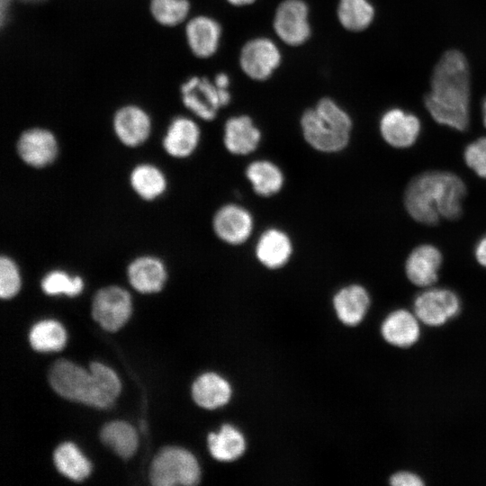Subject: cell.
Segmentation results:
<instances>
[{
    "instance_id": "cell-1",
    "label": "cell",
    "mask_w": 486,
    "mask_h": 486,
    "mask_svg": "<svg viewBox=\"0 0 486 486\" xmlns=\"http://www.w3.org/2000/svg\"><path fill=\"white\" fill-rule=\"evenodd\" d=\"M470 92L468 62L462 52L451 50L434 68L425 106L438 124L464 131L470 122Z\"/></svg>"
},
{
    "instance_id": "cell-2",
    "label": "cell",
    "mask_w": 486,
    "mask_h": 486,
    "mask_svg": "<svg viewBox=\"0 0 486 486\" xmlns=\"http://www.w3.org/2000/svg\"><path fill=\"white\" fill-rule=\"evenodd\" d=\"M463 179L450 171L430 170L414 176L406 186L403 201L408 214L423 225L441 219L457 220L466 196Z\"/></svg>"
},
{
    "instance_id": "cell-3",
    "label": "cell",
    "mask_w": 486,
    "mask_h": 486,
    "mask_svg": "<svg viewBox=\"0 0 486 486\" xmlns=\"http://www.w3.org/2000/svg\"><path fill=\"white\" fill-rule=\"evenodd\" d=\"M49 381L61 397L98 409L110 408L121 392V382L108 366L94 362L90 370L59 359L50 367Z\"/></svg>"
},
{
    "instance_id": "cell-4",
    "label": "cell",
    "mask_w": 486,
    "mask_h": 486,
    "mask_svg": "<svg viewBox=\"0 0 486 486\" xmlns=\"http://www.w3.org/2000/svg\"><path fill=\"white\" fill-rule=\"evenodd\" d=\"M352 125L350 116L328 98L321 99L301 118L303 139L311 148L324 154H336L346 148Z\"/></svg>"
},
{
    "instance_id": "cell-5",
    "label": "cell",
    "mask_w": 486,
    "mask_h": 486,
    "mask_svg": "<svg viewBox=\"0 0 486 486\" xmlns=\"http://www.w3.org/2000/svg\"><path fill=\"white\" fill-rule=\"evenodd\" d=\"M200 475L196 458L189 451L176 446L160 449L149 469V481L156 486L194 485Z\"/></svg>"
},
{
    "instance_id": "cell-6",
    "label": "cell",
    "mask_w": 486,
    "mask_h": 486,
    "mask_svg": "<svg viewBox=\"0 0 486 486\" xmlns=\"http://www.w3.org/2000/svg\"><path fill=\"white\" fill-rule=\"evenodd\" d=\"M212 228L218 239L229 246L237 247L250 238L255 228V219L245 206L228 202L214 212Z\"/></svg>"
},
{
    "instance_id": "cell-7",
    "label": "cell",
    "mask_w": 486,
    "mask_h": 486,
    "mask_svg": "<svg viewBox=\"0 0 486 486\" xmlns=\"http://www.w3.org/2000/svg\"><path fill=\"white\" fill-rule=\"evenodd\" d=\"M132 303L129 292L117 285L98 290L92 303V316L107 331H116L129 320Z\"/></svg>"
},
{
    "instance_id": "cell-8",
    "label": "cell",
    "mask_w": 486,
    "mask_h": 486,
    "mask_svg": "<svg viewBox=\"0 0 486 486\" xmlns=\"http://www.w3.org/2000/svg\"><path fill=\"white\" fill-rule=\"evenodd\" d=\"M184 106L204 121L213 120L219 109L227 105L230 95L205 77H192L181 87Z\"/></svg>"
},
{
    "instance_id": "cell-9",
    "label": "cell",
    "mask_w": 486,
    "mask_h": 486,
    "mask_svg": "<svg viewBox=\"0 0 486 486\" xmlns=\"http://www.w3.org/2000/svg\"><path fill=\"white\" fill-rule=\"evenodd\" d=\"M56 136L43 128H31L21 133L16 142V152L28 166L40 169L50 166L58 156Z\"/></svg>"
},
{
    "instance_id": "cell-10",
    "label": "cell",
    "mask_w": 486,
    "mask_h": 486,
    "mask_svg": "<svg viewBox=\"0 0 486 486\" xmlns=\"http://www.w3.org/2000/svg\"><path fill=\"white\" fill-rule=\"evenodd\" d=\"M460 300L451 290L430 288L419 293L414 301L417 318L429 326H439L455 316Z\"/></svg>"
},
{
    "instance_id": "cell-11",
    "label": "cell",
    "mask_w": 486,
    "mask_h": 486,
    "mask_svg": "<svg viewBox=\"0 0 486 486\" xmlns=\"http://www.w3.org/2000/svg\"><path fill=\"white\" fill-rule=\"evenodd\" d=\"M379 130L382 140L389 146L408 148L417 142L421 131V122L415 114L400 108H392L382 115Z\"/></svg>"
},
{
    "instance_id": "cell-12",
    "label": "cell",
    "mask_w": 486,
    "mask_h": 486,
    "mask_svg": "<svg viewBox=\"0 0 486 486\" xmlns=\"http://www.w3.org/2000/svg\"><path fill=\"white\" fill-rule=\"evenodd\" d=\"M293 242L283 229L270 227L257 238L254 255L256 261L269 270H278L285 266L292 257Z\"/></svg>"
},
{
    "instance_id": "cell-13",
    "label": "cell",
    "mask_w": 486,
    "mask_h": 486,
    "mask_svg": "<svg viewBox=\"0 0 486 486\" xmlns=\"http://www.w3.org/2000/svg\"><path fill=\"white\" fill-rule=\"evenodd\" d=\"M442 263L443 255L437 247L430 243L419 244L406 258L405 274L414 285L429 287L437 281Z\"/></svg>"
},
{
    "instance_id": "cell-14",
    "label": "cell",
    "mask_w": 486,
    "mask_h": 486,
    "mask_svg": "<svg viewBox=\"0 0 486 486\" xmlns=\"http://www.w3.org/2000/svg\"><path fill=\"white\" fill-rule=\"evenodd\" d=\"M112 128L122 145L137 148L148 140L152 124L150 117L143 109L136 105H127L115 112Z\"/></svg>"
},
{
    "instance_id": "cell-15",
    "label": "cell",
    "mask_w": 486,
    "mask_h": 486,
    "mask_svg": "<svg viewBox=\"0 0 486 486\" xmlns=\"http://www.w3.org/2000/svg\"><path fill=\"white\" fill-rule=\"evenodd\" d=\"M307 15L308 8L302 1L283 2L276 11L274 22L277 35L287 44H302L310 35Z\"/></svg>"
},
{
    "instance_id": "cell-16",
    "label": "cell",
    "mask_w": 486,
    "mask_h": 486,
    "mask_svg": "<svg viewBox=\"0 0 486 486\" xmlns=\"http://www.w3.org/2000/svg\"><path fill=\"white\" fill-rule=\"evenodd\" d=\"M201 141V130L192 119L178 116L168 125L162 139V148L171 158L185 159L193 156Z\"/></svg>"
},
{
    "instance_id": "cell-17",
    "label": "cell",
    "mask_w": 486,
    "mask_h": 486,
    "mask_svg": "<svg viewBox=\"0 0 486 486\" xmlns=\"http://www.w3.org/2000/svg\"><path fill=\"white\" fill-rule=\"evenodd\" d=\"M130 284L141 293L160 292L167 279L165 262L153 255H141L132 259L127 266Z\"/></svg>"
},
{
    "instance_id": "cell-18",
    "label": "cell",
    "mask_w": 486,
    "mask_h": 486,
    "mask_svg": "<svg viewBox=\"0 0 486 486\" xmlns=\"http://www.w3.org/2000/svg\"><path fill=\"white\" fill-rule=\"evenodd\" d=\"M280 63V53L276 46L268 39H255L242 49L240 65L251 78H267Z\"/></svg>"
},
{
    "instance_id": "cell-19",
    "label": "cell",
    "mask_w": 486,
    "mask_h": 486,
    "mask_svg": "<svg viewBox=\"0 0 486 486\" xmlns=\"http://www.w3.org/2000/svg\"><path fill=\"white\" fill-rule=\"evenodd\" d=\"M261 140L260 130L247 115L230 117L224 125L223 145L230 155L248 156L258 148Z\"/></svg>"
},
{
    "instance_id": "cell-20",
    "label": "cell",
    "mask_w": 486,
    "mask_h": 486,
    "mask_svg": "<svg viewBox=\"0 0 486 486\" xmlns=\"http://www.w3.org/2000/svg\"><path fill=\"white\" fill-rule=\"evenodd\" d=\"M245 177L259 197L269 198L279 194L285 184L283 169L274 161L260 158L247 165Z\"/></svg>"
},
{
    "instance_id": "cell-21",
    "label": "cell",
    "mask_w": 486,
    "mask_h": 486,
    "mask_svg": "<svg viewBox=\"0 0 486 486\" xmlns=\"http://www.w3.org/2000/svg\"><path fill=\"white\" fill-rule=\"evenodd\" d=\"M333 305L338 319L346 325L355 326L364 317L370 305L368 292L360 284H349L334 295Z\"/></svg>"
},
{
    "instance_id": "cell-22",
    "label": "cell",
    "mask_w": 486,
    "mask_h": 486,
    "mask_svg": "<svg viewBox=\"0 0 486 486\" xmlns=\"http://www.w3.org/2000/svg\"><path fill=\"white\" fill-rule=\"evenodd\" d=\"M129 183L133 192L148 202L163 196L168 185L165 173L151 163L136 165L130 173Z\"/></svg>"
},
{
    "instance_id": "cell-23",
    "label": "cell",
    "mask_w": 486,
    "mask_h": 486,
    "mask_svg": "<svg viewBox=\"0 0 486 486\" xmlns=\"http://www.w3.org/2000/svg\"><path fill=\"white\" fill-rule=\"evenodd\" d=\"M382 335L390 344L406 347L414 344L419 336L417 316L406 310H397L384 320Z\"/></svg>"
},
{
    "instance_id": "cell-24",
    "label": "cell",
    "mask_w": 486,
    "mask_h": 486,
    "mask_svg": "<svg viewBox=\"0 0 486 486\" xmlns=\"http://www.w3.org/2000/svg\"><path fill=\"white\" fill-rule=\"evenodd\" d=\"M194 400L201 407L213 410L225 405L230 398V383L214 373L199 376L192 387Z\"/></svg>"
},
{
    "instance_id": "cell-25",
    "label": "cell",
    "mask_w": 486,
    "mask_h": 486,
    "mask_svg": "<svg viewBox=\"0 0 486 486\" xmlns=\"http://www.w3.org/2000/svg\"><path fill=\"white\" fill-rule=\"evenodd\" d=\"M220 35V25L208 17H195L186 26L188 44L200 58L210 57L216 51Z\"/></svg>"
},
{
    "instance_id": "cell-26",
    "label": "cell",
    "mask_w": 486,
    "mask_h": 486,
    "mask_svg": "<svg viewBox=\"0 0 486 486\" xmlns=\"http://www.w3.org/2000/svg\"><path fill=\"white\" fill-rule=\"evenodd\" d=\"M208 446L213 458L230 462L244 453L246 444L243 435L237 428L225 424L218 433L209 434Z\"/></svg>"
},
{
    "instance_id": "cell-27",
    "label": "cell",
    "mask_w": 486,
    "mask_h": 486,
    "mask_svg": "<svg viewBox=\"0 0 486 486\" xmlns=\"http://www.w3.org/2000/svg\"><path fill=\"white\" fill-rule=\"evenodd\" d=\"M100 437L104 445L124 459L131 457L138 447L137 432L125 421L107 423L102 428Z\"/></svg>"
},
{
    "instance_id": "cell-28",
    "label": "cell",
    "mask_w": 486,
    "mask_h": 486,
    "mask_svg": "<svg viewBox=\"0 0 486 486\" xmlns=\"http://www.w3.org/2000/svg\"><path fill=\"white\" fill-rule=\"evenodd\" d=\"M53 460L59 472L73 481H83L92 470L90 462L73 443L59 445L54 451Z\"/></svg>"
},
{
    "instance_id": "cell-29",
    "label": "cell",
    "mask_w": 486,
    "mask_h": 486,
    "mask_svg": "<svg viewBox=\"0 0 486 486\" xmlns=\"http://www.w3.org/2000/svg\"><path fill=\"white\" fill-rule=\"evenodd\" d=\"M29 340L32 347L40 352L61 350L67 340L63 326L54 320L36 323L31 329Z\"/></svg>"
},
{
    "instance_id": "cell-30",
    "label": "cell",
    "mask_w": 486,
    "mask_h": 486,
    "mask_svg": "<svg viewBox=\"0 0 486 486\" xmlns=\"http://www.w3.org/2000/svg\"><path fill=\"white\" fill-rule=\"evenodd\" d=\"M338 14L345 28L357 32L369 26L374 10L367 0H340Z\"/></svg>"
},
{
    "instance_id": "cell-31",
    "label": "cell",
    "mask_w": 486,
    "mask_h": 486,
    "mask_svg": "<svg viewBox=\"0 0 486 486\" xmlns=\"http://www.w3.org/2000/svg\"><path fill=\"white\" fill-rule=\"evenodd\" d=\"M40 286L48 295L66 294L75 297L84 289V281L79 275L71 276L59 269L51 270L41 279Z\"/></svg>"
},
{
    "instance_id": "cell-32",
    "label": "cell",
    "mask_w": 486,
    "mask_h": 486,
    "mask_svg": "<svg viewBox=\"0 0 486 486\" xmlns=\"http://www.w3.org/2000/svg\"><path fill=\"white\" fill-rule=\"evenodd\" d=\"M154 18L161 24L175 26L184 20L189 11L187 0H151Z\"/></svg>"
},
{
    "instance_id": "cell-33",
    "label": "cell",
    "mask_w": 486,
    "mask_h": 486,
    "mask_svg": "<svg viewBox=\"0 0 486 486\" xmlns=\"http://www.w3.org/2000/svg\"><path fill=\"white\" fill-rule=\"evenodd\" d=\"M22 275L20 268L14 258L2 255L0 258V296L11 299L20 291Z\"/></svg>"
},
{
    "instance_id": "cell-34",
    "label": "cell",
    "mask_w": 486,
    "mask_h": 486,
    "mask_svg": "<svg viewBox=\"0 0 486 486\" xmlns=\"http://www.w3.org/2000/svg\"><path fill=\"white\" fill-rule=\"evenodd\" d=\"M465 165L479 177L486 179V136L469 143L464 150Z\"/></svg>"
},
{
    "instance_id": "cell-35",
    "label": "cell",
    "mask_w": 486,
    "mask_h": 486,
    "mask_svg": "<svg viewBox=\"0 0 486 486\" xmlns=\"http://www.w3.org/2000/svg\"><path fill=\"white\" fill-rule=\"evenodd\" d=\"M390 483L393 486H421L424 484L420 477L408 472H400L391 477Z\"/></svg>"
},
{
    "instance_id": "cell-36",
    "label": "cell",
    "mask_w": 486,
    "mask_h": 486,
    "mask_svg": "<svg viewBox=\"0 0 486 486\" xmlns=\"http://www.w3.org/2000/svg\"><path fill=\"white\" fill-rule=\"evenodd\" d=\"M474 257L480 266L486 268V234L477 241L474 248Z\"/></svg>"
},
{
    "instance_id": "cell-37",
    "label": "cell",
    "mask_w": 486,
    "mask_h": 486,
    "mask_svg": "<svg viewBox=\"0 0 486 486\" xmlns=\"http://www.w3.org/2000/svg\"><path fill=\"white\" fill-rule=\"evenodd\" d=\"M214 84L218 88L220 89H227L229 86V77L226 74L220 73L218 74L215 77Z\"/></svg>"
},
{
    "instance_id": "cell-38",
    "label": "cell",
    "mask_w": 486,
    "mask_h": 486,
    "mask_svg": "<svg viewBox=\"0 0 486 486\" xmlns=\"http://www.w3.org/2000/svg\"><path fill=\"white\" fill-rule=\"evenodd\" d=\"M230 3L235 5H244L254 2V0H228Z\"/></svg>"
},
{
    "instance_id": "cell-39",
    "label": "cell",
    "mask_w": 486,
    "mask_h": 486,
    "mask_svg": "<svg viewBox=\"0 0 486 486\" xmlns=\"http://www.w3.org/2000/svg\"><path fill=\"white\" fill-rule=\"evenodd\" d=\"M482 122H483L484 127L486 128V98L483 100V103H482Z\"/></svg>"
},
{
    "instance_id": "cell-40",
    "label": "cell",
    "mask_w": 486,
    "mask_h": 486,
    "mask_svg": "<svg viewBox=\"0 0 486 486\" xmlns=\"http://www.w3.org/2000/svg\"><path fill=\"white\" fill-rule=\"evenodd\" d=\"M23 1H30V2H33V1H40V0H23Z\"/></svg>"
}]
</instances>
